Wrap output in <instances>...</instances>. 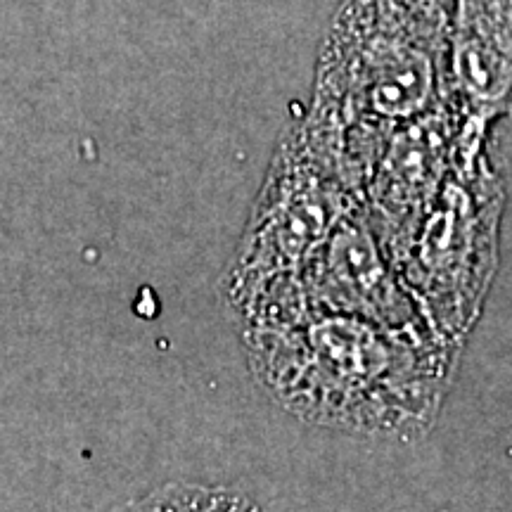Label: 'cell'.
<instances>
[{
  "label": "cell",
  "instance_id": "3957f363",
  "mask_svg": "<svg viewBox=\"0 0 512 512\" xmlns=\"http://www.w3.org/2000/svg\"><path fill=\"white\" fill-rule=\"evenodd\" d=\"M505 188L489 147L458 157L394 268L441 339L463 349L494 285Z\"/></svg>",
  "mask_w": 512,
  "mask_h": 512
},
{
  "label": "cell",
  "instance_id": "52a82bcc",
  "mask_svg": "<svg viewBox=\"0 0 512 512\" xmlns=\"http://www.w3.org/2000/svg\"><path fill=\"white\" fill-rule=\"evenodd\" d=\"M446 98L477 124L512 117V0H453Z\"/></svg>",
  "mask_w": 512,
  "mask_h": 512
},
{
  "label": "cell",
  "instance_id": "9c48e42d",
  "mask_svg": "<svg viewBox=\"0 0 512 512\" xmlns=\"http://www.w3.org/2000/svg\"><path fill=\"white\" fill-rule=\"evenodd\" d=\"M403 3L411 5V8L420 10V12H427V15L448 19L451 17L453 0H403Z\"/></svg>",
  "mask_w": 512,
  "mask_h": 512
},
{
  "label": "cell",
  "instance_id": "6da1fadb",
  "mask_svg": "<svg viewBox=\"0 0 512 512\" xmlns=\"http://www.w3.org/2000/svg\"><path fill=\"white\" fill-rule=\"evenodd\" d=\"M242 337L254 377L285 411L325 430L375 439L425 437L460 356L437 332L347 313L313 311Z\"/></svg>",
  "mask_w": 512,
  "mask_h": 512
},
{
  "label": "cell",
  "instance_id": "7a4b0ae2",
  "mask_svg": "<svg viewBox=\"0 0 512 512\" xmlns=\"http://www.w3.org/2000/svg\"><path fill=\"white\" fill-rule=\"evenodd\" d=\"M448 19L403 0H344L297 133L363 197L389 138L446 98Z\"/></svg>",
  "mask_w": 512,
  "mask_h": 512
},
{
  "label": "cell",
  "instance_id": "277c9868",
  "mask_svg": "<svg viewBox=\"0 0 512 512\" xmlns=\"http://www.w3.org/2000/svg\"><path fill=\"white\" fill-rule=\"evenodd\" d=\"M361 202V195L292 128L273 159L233 264L223 273L230 309L268 285L297 278L337 223Z\"/></svg>",
  "mask_w": 512,
  "mask_h": 512
},
{
  "label": "cell",
  "instance_id": "5b68a950",
  "mask_svg": "<svg viewBox=\"0 0 512 512\" xmlns=\"http://www.w3.org/2000/svg\"><path fill=\"white\" fill-rule=\"evenodd\" d=\"M463 114L444 98L384 145L363 188V211L384 256L396 261L456 166Z\"/></svg>",
  "mask_w": 512,
  "mask_h": 512
},
{
  "label": "cell",
  "instance_id": "ba28073f",
  "mask_svg": "<svg viewBox=\"0 0 512 512\" xmlns=\"http://www.w3.org/2000/svg\"><path fill=\"white\" fill-rule=\"evenodd\" d=\"M133 510H259L252 496L219 484H166L131 505Z\"/></svg>",
  "mask_w": 512,
  "mask_h": 512
},
{
  "label": "cell",
  "instance_id": "8992f818",
  "mask_svg": "<svg viewBox=\"0 0 512 512\" xmlns=\"http://www.w3.org/2000/svg\"><path fill=\"white\" fill-rule=\"evenodd\" d=\"M309 311L347 313L399 330L434 332L382 252L363 202L351 209L299 271Z\"/></svg>",
  "mask_w": 512,
  "mask_h": 512
}]
</instances>
